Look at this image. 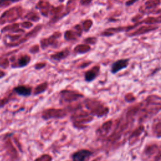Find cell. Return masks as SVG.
I'll return each instance as SVG.
<instances>
[{"label": "cell", "mask_w": 161, "mask_h": 161, "mask_svg": "<svg viewBox=\"0 0 161 161\" xmlns=\"http://www.w3.org/2000/svg\"><path fill=\"white\" fill-rule=\"evenodd\" d=\"M97 72L94 71L93 70H90L85 73L84 74V78H85V80L87 82H91L93 81V80H95L97 76Z\"/></svg>", "instance_id": "cell-4"}, {"label": "cell", "mask_w": 161, "mask_h": 161, "mask_svg": "<svg viewBox=\"0 0 161 161\" xmlns=\"http://www.w3.org/2000/svg\"><path fill=\"white\" fill-rule=\"evenodd\" d=\"M9 1V0H0V5H1V4L4 2V1Z\"/></svg>", "instance_id": "cell-6"}, {"label": "cell", "mask_w": 161, "mask_h": 161, "mask_svg": "<svg viewBox=\"0 0 161 161\" xmlns=\"http://www.w3.org/2000/svg\"><path fill=\"white\" fill-rule=\"evenodd\" d=\"M92 152L88 150L82 149L75 152L72 155L73 161H85L91 155Z\"/></svg>", "instance_id": "cell-2"}, {"label": "cell", "mask_w": 161, "mask_h": 161, "mask_svg": "<svg viewBox=\"0 0 161 161\" xmlns=\"http://www.w3.org/2000/svg\"><path fill=\"white\" fill-rule=\"evenodd\" d=\"M30 61V57L28 56H25L19 59L18 60V67H23L26 66L28 64V63Z\"/></svg>", "instance_id": "cell-5"}, {"label": "cell", "mask_w": 161, "mask_h": 161, "mask_svg": "<svg viewBox=\"0 0 161 161\" xmlns=\"http://www.w3.org/2000/svg\"><path fill=\"white\" fill-rule=\"evenodd\" d=\"M129 61L130 60L129 59H120V60H118L113 63V64L111 66L112 73L115 74L121 70L126 68L129 64Z\"/></svg>", "instance_id": "cell-1"}, {"label": "cell", "mask_w": 161, "mask_h": 161, "mask_svg": "<svg viewBox=\"0 0 161 161\" xmlns=\"http://www.w3.org/2000/svg\"><path fill=\"white\" fill-rule=\"evenodd\" d=\"M14 91L20 96H28L32 94V89L25 86H18L14 88Z\"/></svg>", "instance_id": "cell-3"}]
</instances>
